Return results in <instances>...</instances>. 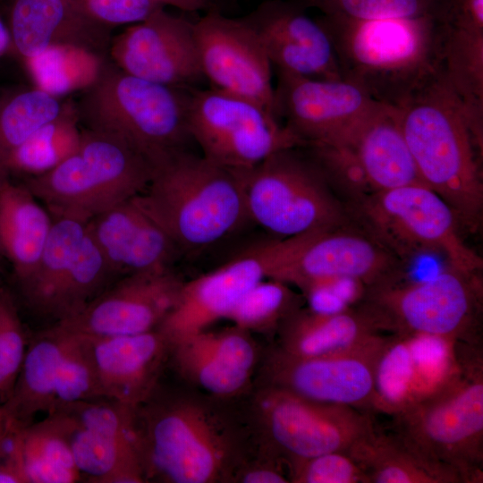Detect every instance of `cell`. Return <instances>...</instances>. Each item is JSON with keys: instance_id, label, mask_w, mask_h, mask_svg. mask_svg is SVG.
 Returning a JSON list of instances; mask_svg holds the SVG:
<instances>
[{"instance_id": "cell-1", "label": "cell", "mask_w": 483, "mask_h": 483, "mask_svg": "<svg viewBox=\"0 0 483 483\" xmlns=\"http://www.w3.org/2000/svg\"><path fill=\"white\" fill-rule=\"evenodd\" d=\"M396 107L424 184L451 207L462 228L476 232L483 210V131L440 72Z\"/></svg>"}, {"instance_id": "cell-2", "label": "cell", "mask_w": 483, "mask_h": 483, "mask_svg": "<svg viewBox=\"0 0 483 483\" xmlns=\"http://www.w3.org/2000/svg\"><path fill=\"white\" fill-rule=\"evenodd\" d=\"M437 16L359 21L322 15L342 79L399 106L440 70Z\"/></svg>"}, {"instance_id": "cell-3", "label": "cell", "mask_w": 483, "mask_h": 483, "mask_svg": "<svg viewBox=\"0 0 483 483\" xmlns=\"http://www.w3.org/2000/svg\"><path fill=\"white\" fill-rule=\"evenodd\" d=\"M132 199L180 252L212 245L248 220L242 172L190 149L154 165L147 187Z\"/></svg>"}, {"instance_id": "cell-4", "label": "cell", "mask_w": 483, "mask_h": 483, "mask_svg": "<svg viewBox=\"0 0 483 483\" xmlns=\"http://www.w3.org/2000/svg\"><path fill=\"white\" fill-rule=\"evenodd\" d=\"M190 90L136 77L106 57L74 106L82 128L120 139L154 166L189 149Z\"/></svg>"}, {"instance_id": "cell-5", "label": "cell", "mask_w": 483, "mask_h": 483, "mask_svg": "<svg viewBox=\"0 0 483 483\" xmlns=\"http://www.w3.org/2000/svg\"><path fill=\"white\" fill-rule=\"evenodd\" d=\"M458 353V372L394 415L391 431L421 454L454 470L463 483H482V343H459Z\"/></svg>"}, {"instance_id": "cell-6", "label": "cell", "mask_w": 483, "mask_h": 483, "mask_svg": "<svg viewBox=\"0 0 483 483\" xmlns=\"http://www.w3.org/2000/svg\"><path fill=\"white\" fill-rule=\"evenodd\" d=\"M349 220L406 265L439 255L453 267L481 272L482 258L462 238L451 207L425 185H406L343 199Z\"/></svg>"}, {"instance_id": "cell-7", "label": "cell", "mask_w": 483, "mask_h": 483, "mask_svg": "<svg viewBox=\"0 0 483 483\" xmlns=\"http://www.w3.org/2000/svg\"><path fill=\"white\" fill-rule=\"evenodd\" d=\"M153 165L124 141L81 127L77 148L48 172L21 182L54 217L88 222L147 187Z\"/></svg>"}, {"instance_id": "cell-8", "label": "cell", "mask_w": 483, "mask_h": 483, "mask_svg": "<svg viewBox=\"0 0 483 483\" xmlns=\"http://www.w3.org/2000/svg\"><path fill=\"white\" fill-rule=\"evenodd\" d=\"M382 332L482 343L481 272L451 266L421 280L408 276L366 288L359 302Z\"/></svg>"}, {"instance_id": "cell-9", "label": "cell", "mask_w": 483, "mask_h": 483, "mask_svg": "<svg viewBox=\"0 0 483 483\" xmlns=\"http://www.w3.org/2000/svg\"><path fill=\"white\" fill-rule=\"evenodd\" d=\"M297 148L276 152L241 171L248 220L277 239L350 222L343 199L320 165Z\"/></svg>"}, {"instance_id": "cell-10", "label": "cell", "mask_w": 483, "mask_h": 483, "mask_svg": "<svg viewBox=\"0 0 483 483\" xmlns=\"http://www.w3.org/2000/svg\"><path fill=\"white\" fill-rule=\"evenodd\" d=\"M135 412L145 481L208 483L223 474L230 442L204 408L151 394Z\"/></svg>"}, {"instance_id": "cell-11", "label": "cell", "mask_w": 483, "mask_h": 483, "mask_svg": "<svg viewBox=\"0 0 483 483\" xmlns=\"http://www.w3.org/2000/svg\"><path fill=\"white\" fill-rule=\"evenodd\" d=\"M118 278L87 222L58 216L35 268L15 285L28 309L54 325L77 315Z\"/></svg>"}, {"instance_id": "cell-12", "label": "cell", "mask_w": 483, "mask_h": 483, "mask_svg": "<svg viewBox=\"0 0 483 483\" xmlns=\"http://www.w3.org/2000/svg\"><path fill=\"white\" fill-rule=\"evenodd\" d=\"M190 134L209 161L249 170L305 141L262 105L215 88L190 90Z\"/></svg>"}, {"instance_id": "cell-13", "label": "cell", "mask_w": 483, "mask_h": 483, "mask_svg": "<svg viewBox=\"0 0 483 483\" xmlns=\"http://www.w3.org/2000/svg\"><path fill=\"white\" fill-rule=\"evenodd\" d=\"M308 148L342 199L425 185L402 135L396 106L382 104L338 141Z\"/></svg>"}, {"instance_id": "cell-14", "label": "cell", "mask_w": 483, "mask_h": 483, "mask_svg": "<svg viewBox=\"0 0 483 483\" xmlns=\"http://www.w3.org/2000/svg\"><path fill=\"white\" fill-rule=\"evenodd\" d=\"M403 263L372 237L347 224L283 239L269 277L295 286L351 278L366 287L408 276Z\"/></svg>"}, {"instance_id": "cell-15", "label": "cell", "mask_w": 483, "mask_h": 483, "mask_svg": "<svg viewBox=\"0 0 483 483\" xmlns=\"http://www.w3.org/2000/svg\"><path fill=\"white\" fill-rule=\"evenodd\" d=\"M259 411L269 437L288 462L347 453L376 428L368 411L311 401L271 386L259 400Z\"/></svg>"}, {"instance_id": "cell-16", "label": "cell", "mask_w": 483, "mask_h": 483, "mask_svg": "<svg viewBox=\"0 0 483 483\" xmlns=\"http://www.w3.org/2000/svg\"><path fill=\"white\" fill-rule=\"evenodd\" d=\"M194 32L201 69L211 87L253 100L278 116L273 67L247 20L211 10L194 21Z\"/></svg>"}, {"instance_id": "cell-17", "label": "cell", "mask_w": 483, "mask_h": 483, "mask_svg": "<svg viewBox=\"0 0 483 483\" xmlns=\"http://www.w3.org/2000/svg\"><path fill=\"white\" fill-rule=\"evenodd\" d=\"M108 58L131 75L169 87L192 89L206 81L194 21L165 8L113 36Z\"/></svg>"}, {"instance_id": "cell-18", "label": "cell", "mask_w": 483, "mask_h": 483, "mask_svg": "<svg viewBox=\"0 0 483 483\" xmlns=\"http://www.w3.org/2000/svg\"><path fill=\"white\" fill-rule=\"evenodd\" d=\"M460 366L458 343L423 335H386L375 366L370 412L393 417L442 386Z\"/></svg>"}, {"instance_id": "cell-19", "label": "cell", "mask_w": 483, "mask_h": 483, "mask_svg": "<svg viewBox=\"0 0 483 483\" xmlns=\"http://www.w3.org/2000/svg\"><path fill=\"white\" fill-rule=\"evenodd\" d=\"M282 239L259 243L212 271L184 282L177 302L157 327L169 346L225 318L242 295L268 278L276 264Z\"/></svg>"}, {"instance_id": "cell-20", "label": "cell", "mask_w": 483, "mask_h": 483, "mask_svg": "<svg viewBox=\"0 0 483 483\" xmlns=\"http://www.w3.org/2000/svg\"><path fill=\"white\" fill-rule=\"evenodd\" d=\"M276 73L277 114L306 147L338 141L382 105L362 88L343 79Z\"/></svg>"}, {"instance_id": "cell-21", "label": "cell", "mask_w": 483, "mask_h": 483, "mask_svg": "<svg viewBox=\"0 0 483 483\" xmlns=\"http://www.w3.org/2000/svg\"><path fill=\"white\" fill-rule=\"evenodd\" d=\"M183 283L173 269L124 275L77 315L54 325L89 337L148 332L157 329L172 311Z\"/></svg>"}, {"instance_id": "cell-22", "label": "cell", "mask_w": 483, "mask_h": 483, "mask_svg": "<svg viewBox=\"0 0 483 483\" xmlns=\"http://www.w3.org/2000/svg\"><path fill=\"white\" fill-rule=\"evenodd\" d=\"M385 337L369 347L340 354L303 357L277 349L267 363L270 386L311 401L371 413L375 366Z\"/></svg>"}, {"instance_id": "cell-23", "label": "cell", "mask_w": 483, "mask_h": 483, "mask_svg": "<svg viewBox=\"0 0 483 483\" xmlns=\"http://www.w3.org/2000/svg\"><path fill=\"white\" fill-rule=\"evenodd\" d=\"M244 18L258 34L276 72L342 79L329 34L295 2L269 0Z\"/></svg>"}, {"instance_id": "cell-24", "label": "cell", "mask_w": 483, "mask_h": 483, "mask_svg": "<svg viewBox=\"0 0 483 483\" xmlns=\"http://www.w3.org/2000/svg\"><path fill=\"white\" fill-rule=\"evenodd\" d=\"M112 30L74 0H14L11 9V42L26 61L55 47L108 57Z\"/></svg>"}, {"instance_id": "cell-25", "label": "cell", "mask_w": 483, "mask_h": 483, "mask_svg": "<svg viewBox=\"0 0 483 483\" xmlns=\"http://www.w3.org/2000/svg\"><path fill=\"white\" fill-rule=\"evenodd\" d=\"M89 235L118 276L172 269L176 245L131 199L87 222Z\"/></svg>"}, {"instance_id": "cell-26", "label": "cell", "mask_w": 483, "mask_h": 483, "mask_svg": "<svg viewBox=\"0 0 483 483\" xmlns=\"http://www.w3.org/2000/svg\"><path fill=\"white\" fill-rule=\"evenodd\" d=\"M84 337L103 397L135 408L151 396L170 351L158 328L129 335Z\"/></svg>"}, {"instance_id": "cell-27", "label": "cell", "mask_w": 483, "mask_h": 483, "mask_svg": "<svg viewBox=\"0 0 483 483\" xmlns=\"http://www.w3.org/2000/svg\"><path fill=\"white\" fill-rule=\"evenodd\" d=\"M437 21L439 72L483 131V0H445Z\"/></svg>"}, {"instance_id": "cell-28", "label": "cell", "mask_w": 483, "mask_h": 483, "mask_svg": "<svg viewBox=\"0 0 483 483\" xmlns=\"http://www.w3.org/2000/svg\"><path fill=\"white\" fill-rule=\"evenodd\" d=\"M279 332L278 349L303 357L358 351L385 336L371 314L360 303L335 313L301 308Z\"/></svg>"}, {"instance_id": "cell-29", "label": "cell", "mask_w": 483, "mask_h": 483, "mask_svg": "<svg viewBox=\"0 0 483 483\" xmlns=\"http://www.w3.org/2000/svg\"><path fill=\"white\" fill-rule=\"evenodd\" d=\"M47 416L65 437L82 479L93 483L145 482L136 438L111 427L82 426L63 411Z\"/></svg>"}, {"instance_id": "cell-30", "label": "cell", "mask_w": 483, "mask_h": 483, "mask_svg": "<svg viewBox=\"0 0 483 483\" xmlns=\"http://www.w3.org/2000/svg\"><path fill=\"white\" fill-rule=\"evenodd\" d=\"M72 335L52 325L29 342L18 377L3 403L8 426L24 428L51 411L59 369Z\"/></svg>"}, {"instance_id": "cell-31", "label": "cell", "mask_w": 483, "mask_h": 483, "mask_svg": "<svg viewBox=\"0 0 483 483\" xmlns=\"http://www.w3.org/2000/svg\"><path fill=\"white\" fill-rule=\"evenodd\" d=\"M54 217L22 183L0 179V257L12 267L14 284L35 268Z\"/></svg>"}, {"instance_id": "cell-32", "label": "cell", "mask_w": 483, "mask_h": 483, "mask_svg": "<svg viewBox=\"0 0 483 483\" xmlns=\"http://www.w3.org/2000/svg\"><path fill=\"white\" fill-rule=\"evenodd\" d=\"M346 453L368 483H463L454 470L421 454L392 431L375 428Z\"/></svg>"}, {"instance_id": "cell-33", "label": "cell", "mask_w": 483, "mask_h": 483, "mask_svg": "<svg viewBox=\"0 0 483 483\" xmlns=\"http://www.w3.org/2000/svg\"><path fill=\"white\" fill-rule=\"evenodd\" d=\"M81 126L74 103L33 133L0 165V178L9 174L23 179L45 174L69 157L78 147Z\"/></svg>"}, {"instance_id": "cell-34", "label": "cell", "mask_w": 483, "mask_h": 483, "mask_svg": "<svg viewBox=\"0 0 483 483\" xmlns=\"http://www.w3.org/2000/svg\"><path fill=\"white\" fill-rule=\"evenodd\" d=\"M15 439L27 483H74L82 479L65 437L49 416L16 428Z\"/></svg>"}, {"instance_id": "cell-35", "label": "cell", "mask_w": 483, "mask_h": 483, "mask_svg": "<svg viewBox=\"0 0 483 483\" xmlns=\"http://www.w3.org/2000/svg\"><path fill=\"white\" fill-rule=\"evenodd\" d=\"M68 103L38 87L0 102V165L42 126L58 117Z\"/></svg>"}, {"instance_id": "cell-36", "label": "cell", "mask_w": 483, "mask_h": 483, "mask_svg": "<svg viewBox=\"0 0 483 483\" xmlns=\"http://www.w3.org/2000/svg\"><path fill=\"white\" fill-rule=\"evenodd\" d=\"M252 286L225 318L244 331H270L281 326L301 309L304 297L291 285L268 278Z\"/></svg>"}, {"instance_id": "cell-37", "label": "cell", "mask_w": 483, "mask_h": 483, "mask_svg": "<svg viewBox=\"0 0 483 483\" xmlns=\"http://www.w3.org/2000/svg\"><path fill=\"white\" fill-rule=\"evenodd\" d=\"M104 59L80 49L55 47L27 63L37 87L60 97L86 88L96 77Z\"/></svg>"}, {"instance_id": "cell-38", "label": "cell", "mask_w": 483, "mask_h": 483, "mask_svg": "<svg viewBox=\"0 0 483 483\" xmlns=\"http://www.w3.org/2000/svg\"><path fill=\"white\" fill-rule=\"evenodd\" d=\"M170 350L174 351L181 372L211 394L233 395L239 393L249 381L250 373L230 365L190 338L172 344Z\"/></svg>"}, {"instance_id": "cell-39", "label": "cell", "mask_w": 483, "mask_h": 483, "mask_svg": "<svg viewBox=\"0 0 483 483\" xmlns=\"http://www.w3.org/2000/svg\"><path fill=\"white\" fill-rule=\"evenodd\" d=\"M445 0H295L335 18L369 20H412L439 14Z\"/></svg>"}, {"instance_id": "cell-40", "label": "cell", "mask_w": 483, "mask_h": 483, "mask_svg": "<svg viewBox=\"0 0 483 483\" xmlns=\"http://www.w3.org/2000/svg\"><path fill=\"white\" fill-rule=\"evenodd\" d=\"M71 341L61 363L51 413L79 401L103 397L84 336L72 334Z\"/></svg>"}, {"instance_id": "cell-41", "label": "cell", "mask_w": 483, "mask_h": 483, "mask_svg": "<svg viewBox=\"0 0 483 483\" xmlns=\"http://www.w3.org/2000/svg\"><path fill=\"white\" fill-rule=\"evenodd\" d=\"M28 340L13 292L0 283V396L10 393L20 372Z\"/></svg>"}, {"instance_id": "cell-42", "label": "cell", "mask_w": 483, "mask_h": 483, "mask_svg": "<svg viewBox=\"0 0 483 483\" xmlns=\"http://www.w3.org/2000/svg\"><path fill=\"white\" fill-rule=\"evenodd\" d=\"M294 483H368L360 466L344 452H331L288 462Z\"/></svg>"}, {"instance_id": "cell-43", "label": "cell", "mask_w": 483, "mask_h": 483, "mask_svg": "<svg viewBox=\"0 0 483 483\" xmlns=\"http://www.w3.org/2000/svg\"><path fill=\"white\" fill-rule=\"evenodd\" d=\"M74 1L93 19L113 29L140 22L154 12L170 6L165 0Z\"/></svg>"}, {"instance_id": "cell-44", "label": "cell", "mask_w": 483, "mask_h": 483, "mask_svg": "<svg viewBox=\"0 0 483 483\" xmlns=\"http://www.w3.org/2000/svg\"><path fill=\"white\" fill-rule=\"evenodd\" d=\"M240 481L244 483H287L289 478L275 467H255L242 473Z\"/></svg>"}, {"instance_id": "cell-45", "label": "cell", "mask_w": 483, "mask_h": 483, "mask_svg": "<svg viewBox=\"0 0 483 483\" xmlns=\"http://www.w3.org/2000/svg\"><path fill=\"white\" fill-rule=\"evenodd\" d=\"M170 6L175 7L184 12H196L207 9L209 6V0H165Z\"/></svg>"}, {"instance_id": "cell-46", "label": "cell", "mask_w": 483, "mask_h": 483, "mask_svg": "<svg viewBox=\"0 0 483 483\" xmlns=\"http://www.w3.org/2000/svg\"><path fill=\"white\" fill-rule=\"evenodd\" d=\"M9 428L7 425V418L3 403L0 402V461L4 455Z\"/></svg>"}, {"instance_id": "cell-47", "label": "cell", "mask_w": 483, "mask_h": 483, "mask_svg": "<svg viewBox=\"0 0 483 483\" xmlns=\"http://www.w3.org/2000/svg\"><path fill=\"white\" fill-rule=\"evenodd\" d=\"M11 43L9 29L0 20V55L4 54Z\"/></svg>"}, {"instance_id": "cell-48", "label": "cell", "mask_w": 483, "mask_h": 483, "mask_svg": "<svg viewBox=\"0 0 483 483\" xmlns=\"http://www.w3.org/2000/svg\"><path fill=\"white\" fill-rule=\"evenodd\" d=\"M1 259H2V258H1V257H0V260H1Z\"/></svg>"}, {"instance_id": "cell-49", "label": "cell", "mask_w": 483, "mask_h": 483, "mask_svg": "<svg viewBox=\"0 0 483 483\" xmlns=\"http://www.w3.org/2000/svg\"><path fill=\"white\" fill-rule=\"evenodd\" d=\"M209 1H211V0H209Z\"/></svg>"}]
</instances>
